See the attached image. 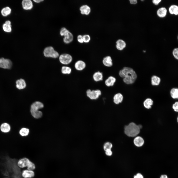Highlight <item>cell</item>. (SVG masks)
<instances>
[{"mask_svg": "<svg viewBox=\"0 0 178 178\" xmlns=\"http://www.w3.org/2000/svg\"><path fill=\"white\" fill-rule=\"evenodd\" d=\"M118 74L122 79L123 82L127 85L133 84L137 78L136 73L133 68L126 66L119 70Z\"/></svg>", "mask_w": 178, "mask_h": 178, "instance_id": "1", "label": "cell"}, {"mask_svg": "<svg viewBox=\"0 0 178 178\" xmlns=\"http://www.w3.org/2000/svg\"><path fill=\"white\" fill-rule=\"evenodd\" d=\"M140 131L139 126L134 122H131L125 127V133L129 137H135L139 134Z\"/></svg>", "mask_w": 178, "mask_h": 178, "instance_id": "2", "label": "cell"}, {"mask_svg": "<svg viewBox=\"0 0 178 178\" xmlns=\"http://www.w3.org/2000/svg\"><path fill=\"white\" fill-rule=\"evenodd\" d=\"M44 107L43 103L39 101H36L33 103L31 105L30 112L32 115L36 118H39L42 116V113L38 110Z\"/></svg>", "mask_w": 178, "mask_h": 178, "instance_id": "3", "label": "cell"}, {"mask_svg": "<svg viewBox=\"0 0 178 178\" xmlns=\"http://www.w3.org/2000/svg\"><path fill=\"white\" fill-rule=\"evenodd\" d=\"M60 34L61 36H64V42L67 44L72 42L73 40V35L65 27L61 28Z\"/></svg>", "mask_w": 178, "mask_h": 178, "instance_id": "4", "label": "cell"}, {"mask_svg": "<svg viewBox=\"0 0 178 178\" xmlns=\"http://www.w3.org/2000/svg\"><path fill=\"white\" fill-rule=\"evenodd\" d=\"M101 92L99 89L91 90L88 89L86 91V96L92 100L97 99L101 95Z\"/></svg>", "mask_w": 178, "mask_h": 178, "instance_id": "5", "label": "cell"}, {"mask_svg": "<svg viewBox=\"0 0 178 178\" xmlns=\"http://www.w3.org/2000/svg\"><path fill=\"white\" fill-rule=\"evenodd\" d=\"M43 53L44 56L46 57L55 58L59 56L58 53L52 46L45 48L44 50Z\"/></svg>", "mask_w": 178, "mask_h": 178, "instance_id": "6", "label": "cell"}, {"mask_svg": "<svg viewBox=\"0 0 178 178\" xmlns=\"http://www.w3.org/2000/svg\"><path fill=\"white\" fill-rule=\"evenodd\" d=\"M59 59L60 62L62 64L67 65L71 62L72 58V56L68 54H64L60 55Z\"/></svg>", "mask_w": 178, "mask_h": 178, "instance_id": "7", "label": "cell"}, {"mask_svg": "<svg viewBox=\"0 0 178 178\" xmlns=\"http://www.w3.org/2000/svg\"><path fill=\"white\" fill-rule=\"evenodd\" d=\"M12 63L8 59L3 58H0V67L5 69H10L12 66Z\"/></svg>", "mask_w": 178, "mask_h": 178, "instance_id": "8", "label": "cell"}, {"mask_svg": "<svg viewBox=\"0 0 178 178\" xmlns=\"http://www.w3.org/2000/svg\"><path fill=\"white\" fill-rule=\"evenodd\" d=\"M30 161L27 157H24L19 159L17 163V165L20 168L24 169L27 167Z\"/></svg>", "mask_w": 178, "mask_h": 178, "instance_id": "9", "label": "cell"}, {"mask_svg": "<svg viewBox=\"0 0 178 178\" xmlns=\"http://www.w3.org/2000/svg\"><path fill=\"white\" fill-rule=\"evenodd\" d=\"M102 62L103 65L107 67H111L113 65L112 59L111 56L108 55L103 58Z\"/></svg>", "mask_w": 178, "mask_h": 178, "instance_id": "10", "label": "cell"}, {"mask_svg": "<svg viewBox=\"0 0 178 178\" xmlns=\"http://www.w3.org/2000/svg\"><path fill=\"white\" fill-rule=\"evenodd\" d=\"M74 67L75 69L78 71L84 70L86 68V64L85 62L81 60L77 61L75 63Z\"/></svg>", "mask_w": 178, "mask_h": 178, "instance_id": "11", "label": "cell"}, {"mask_svg": "<svg viewBox=\"0 0 178 178\" xmlns=\"http://www.w3.org/2000/svg\"><path fill=\"white\" fill-rule=\"evenodd\" d=\"M34 175V173L33 170L27 169L23 170L22 173V176L23 178H31Z\"/></svg>", "mask_w": 178, "mask_h": 178, "instance_id": "12", "label": "cell"}, {"mask_svg": "<svg viewBox=\"0 0 178 178\" xmlns=\"http://www.w3.org/2000/svg\"><path fill=\"white\" fill-rule=\"evenodd\" d=\"M116 81V79L112 76L108 77L104 81V83L106 86L108 87L113 86Z\"/></svg>", "mask_w": 178, "mask_h": 178, "instance_id": "13", "label": "cell"}, {"mask_svg": "<svg viewBox=\"0 0 178 178\" xmlns=\"http://www.w3.org/2000/svg\"><path fill=\"white\" fill-rule=\"evenodd\" d=\"M22 4L23 8L25 10H30L33 7V3L30 0H23L22 1Z\"/></svg>", "mask_w": 178, "mask_h": 178, "instance_id": "14", "label": "cell"}, {"mask_svg": "<svg viewBox=\"0 0 178 178\" xmlns=\"http://www.w3.org/2000/svg\"><path fill=\"white\" fill-rule=\"evenodd\" d=\"M103 75L102 72L99 71L95 72L92 75V78L95 82H98L102 81L103 80Z\"/></svg>", "mask_w": 178, "mask_h": 178, "instance_id": "15", "label": "cell"}, {"mask_svg": "<svg viewBox=\"0 0 178 178\" xmlns=\"http://www.w3.org/2000/svg\"><path fill=\"white\" fill-rule=\"evenodd\" d=\"M126 44L123 40L119 39L116 42V46L117 49L119 51L123 50L126 47Z\"/></svg>", "mask_w": 178, "mask_h": 178, "instance_id": "16", "label": "cell"}, {"mask_svg": "<svg viewBox=\"0 0 178 178\" xmlns=\"http://www.w3.org/2000/svg\"><path fill=\"white\" fill-rule=\"evenodd\" d=\"M123 96L120 93H118L114 95L113 97V101L115 104H118L123 101Z\"/></svg>", "mask_w": 178, "mask_h": 178, "instance_id": "17", "label": "cell"}, {"mask_svg": "<svg viewBox=\"0 0 178 178\" xmlns=\"http://www.w3.org/2000/svg\"><path fill=\"white\" fill-rule=\"evenodd\" d=\"M134 143L136 146L140 147L143 145L144 141L142 137L140 136H137L134 139Z\"/></svg>", "mask_w": 178, "mask_h": 178, "instance_id": "18", "label": "cell"}, {"mask_svg": "<svg viewBox=\"0 0 178 178\" xmlns=\"http://www.w3.org/2000/svg\"><path fill=\"white\" fill-rule=\"evenodd\" d=\"M81 13L83 15H87L90 13L91 9L90 7L87 5L82 6L80 8Z\"/></svg>", "mask_w": 178, "mask_h": 178, "instance_id": "19", "label": "cell"}, {"mask_svg": "<svg viewBox=\"0 0 178 178\" xmlns=\"http://www.w3.org/2000/svg\"><path fill=\"white\" fill-rule=\"evenodd\" d=\"M26 84L25 81L23 79L18 80L16 82V87L19 89H23L26 87Z\"/></svg>", "mask_w": 178, "mask_h": 178, "instance_id": "20", "label": "cell"}, {"mask_svg": "<svg viewBox=\"0 0 178 178\" xmlns=\"http://www.w3.org/2000/svg\"><path fill=\"white\" fill-rule=\"evenodd\" d=\"M2 28L5 32L10 33L12 31L11 22L9 20H7L2 25Z\"/></svg>", "mask_w": 178, "mask_h": 178, "instance_id": "21", "label": "cell"}, {"mask_svg": "<svg viewBox=\"0 0 178 178\" xmlns=\"http://www.w3.org/2000/svg\"><path fill=\"white\" fill-rule=\"evenodd\" d=\"M167 10L166 8L164 7H162L159 8L157 11V16L161 18L165 17L167 15Z\"/></svg>", "mask_w": 178, "mask_h": 178, "instance_id": "22", "label": "cell"}, {"mask_svg": "<svg viewBox=\"0 0 178 178\" xmlns=\"http://www.w3.org/2000/svg\"><path fill=\"white\" fill-rule=\"evenodd\" d=\"M161 81L160 78L156 75L152 76L151 78V84L152 85L157 86L159 85Z\"/></svg>", "mask_w": 178, "mask_h": 178, "instance_id": "23", "label": "cell"}, {"mask_svg": "<svg viewBox=\"0 0 178 178\" xmlns=\"http://www.w3.org/2000/svg\"><path fill=\"white\" fill-rule=\"evenodd\" d=\"M169 11L170 13L175 15L178 14V6L176 5H171L169 8Z\"/></svg>", "mask_w": 178, "mask_h": 178, "instance_id": "24", "label": "cell"}, {"mask_svg": "<svg viewBox=\"0 0 178 178\" xmlns=\"http://www.w3.org/2000/svg\"><path fill=\"white\" fill-rule=\"evenodd\" d=\"M153 102L150 98L146 99L144 101L143 104L144 107L147 109H150L153 104Z\"/></svg>", "mask_w": 178, "mask_h": 178, "instance_id": "25", "label": "cell"}, {"mask_svg": "<svg viewBox=\"0 0 178 178\" xmlns=\"http://www.w3.org/2000/svg\"><path fill=\"white\" fill-rule=\"evenodd\" d=\"M170 95L171 97L174 99L178 98V89L176 88H173L171 90Z\"/></svg>", "mask_w": 178, "mask_h": 178, "instance_id": "26", "label": "cell"}, {"mask_svg": "<svg viewBox=\"0 0 178 178\" xmlns=\"http://www.w3.org/2000/svg\"><path fill=\"white\" fill-rule=\"evenodd\" d=\"M1 131L4 133H7L10 131V127L9 125L7 123H4L2 124L0 126Z\"/></svg>", "mask_w": 178, "mask_h": 178, "instance_id": "27", "label": "cell"}, {"mask_svg": "<svg viewBox=\"0 0 178 178\" xmlns=\"http://www.w3.org/2000/svg\"><path fill=\"white\" fill-rule=\"evenodd\" d=\"M11 12V8L7 6L3 8L1 11L2 15L4 16H6L10 15Z\"/></svg>", "mask_w": 178, "mask_h": 178, "instance_id": "28", "label": "cell"}, {"mask_svg": "<svg viewBox=\"0 0 178 178\" xmlns=\"http://www.w3.org/2000/svg\"><path fill=\"white\" fill-rule=\"evenodd\" d=\"M61 72L63 74H70L71 72V69L70 67L66 66H63L62 67L61 69Z\"/></svg>", "mask_w": 178, "mask_h": 178, "instance_id": "29", "label": "cell"}, {"mask_svg": "<svg viewBox=\"0 0 178 178\" xmlns=\"http://www.w3.org/2000/svg\"><path fill=\"white\" fill-rule=\"evenodd\" d=\"M29 132V129L24 128H22L19 131L20 134L22 136H25L27 135Z\"/></svg>", "mask_w": 178, "mask_h": 178, "instance_id": "30", "label": "cell"}, {"mask_svg": "<svg viewBox=\"0 0 178 178\" xmlns=\"http://www.w3.org/2000/svg\"><path fill=\"white\" fill-rule=\"evenodd\" d=\"M113 145L111 143L107 142L104 144L103 148L104 150L105 151L111 149Z\"/></svg>", "mask_w": 178, "mask_h": 178, "instance_id": "31", "label": "cell"}, {"mask_svg": "<svg viewBox=\"0 0 178 178\" xmlns=\"http://www.w3.org/2000/svg\"><path fill=\"white\" fill-rule=\"evenodd\" d=\"M172 54L174 57L176 59H178V48H175L172 51Z\"/></svg>", "mask_w": 178, "mask_h": 178, "instance_id": "32", "label": "cell"}, {"mask_svg": "<svg viewBox=\"0 0 178 178\" xmlns=\"http://www.w3.org/2000/svg\"><path fill=\"white\" fill-rule=\"evenodd\" d=\"M35 164L31 161L30 162L27 167V169L30 170H33L35 168Z\"/></svg>", "mask_w": 178, "mask_h": 178, "instance_id": "33", "label": "cell"}, {"mask_svg": "<svg viewBox=\"0 0 178 178\" xmlns=\"http://www.w3.org/2000/svg\"><path fill=\"white\" fill-rule=\"evenodd\" d=\"M83 36L84 42L87 43L90 41V37L89 35L85 34Z\"/></svg>", "mask_w": 178, "mask_h": 178, "instance_id": "34", "label": "cell"}, {"mask_svg": "<svg viewBox=\"0 0 178 178\" xmlns=\"http://www.w3.org/2000/svg\"><path fill=\"white\" fill-rule=\"evenodd\" d=\"M172 108L174 111L176 112H178V102H176L174 104L172 105Z\"/></svg>", "mask_w": 178, "mask_h": 178, "instance_id": "35", "label": "cell"}, {"mask_svg": "<svg viewBox=\"0 0 178 178\" xmlns=\"http://www.w3.org/2000/svg\"><path fill=\"white\" fill-rule=\"evenodd\" d=\"M133 178H144V177L142 174L138 172L134 176Z\"/></svg>", "mask_w": 178, "mask_h": 178, "instance_id": "36", "label": "cell"}, {"mask_svg": "<svg viewBox=\"0 0 178 178\" xmlns=\"http://www.w3.org/2000/svg\"><path fill=\"white\" fill-rule=\"evenodd\" d=\"M77 39L80 43H83L84 42L83 36L81 35H79L78 36Z\"/></svg>", "mask_w": 178, "mask_h": 178, "instance_id": "37", "label": "cell"}, {"mask_svg": "<svg viewBox=\"0 0 178 178\" xmlns=\"http://www.w3.org/2000/svg\"><path fill=\"white\" fill-rule=\"evenodd\" d=\"M105 151V154L108 156H111L112 154V152L111 149Z\"/></svg>", "mask_w": 178, "mask_h": 178, "instance_id": "38", "label": "cell"}, {"mask_svg": "<svg viewBox=\"0 0 178 178\" xmlns=\"http://www.w3.org/2000/svg\"><path fill=\"white\" fill-rule=\"evenodd\" d=\"M161 0H153L152 2L154 5H158L161 2Z\"/></svg>", "mask_w": 178, "mask_h": 178, "instance_id": "39", "label": "cell"}, {"mask_svg": "<svg viewBox=\"0 0 178 178\" xmlns=\"http://www.w3.org/2000/svg\"><path fill=\"white\" fill-rule=\"evenodd\" d=\"M130 3L132 4H136L137 3V0H129Z\"/></svg>", "mask_w": 178, "mask_h": 178, "instance_id": "40", "label": "cell"}, {"mask_svg": "<svg viewBox=\"0 0 178 178\" xmlns=\"http://www.w3.org/2000/svg\"><path fill=\"white\" fill-rule=\"evenodd\" d=\"M159 178H169L168 176L166 174H163L161 175Z\"/></svg>", "mask_w": 178, "mask_h": 178, "instance_id": "41", "label": "cell"}, {"mask_svg": "<svg viewBox=\"0 0 178 178\" xmlns=\"http://www.w3.org/2000/svg\"><path fill=\"white\" fill-rule=\"evenodd\" d=\"M33 1L37 3H39L43 1H44L43 0H33Z\"/></svg>", "mask_w": 178, "mask_h": 178, "instance_id": "42", "label": "cell"}, {"mask_svg": "<svg viewBox=\"0 0 178 178\" xmlns=\"http://www.w3.org/2000/svg\"><path fill=\"white\" fill-rule=\"evenodd\" d=\"M9 178V177H6V178Z\"/></svg>", "mask_w": 178, "mask_h": 178, "instance_id": "43", "label": "cell"}, {"mask_svg": "<svg viewBox=\"0 0 178 178\" xmlns=\"http://www.w3.org/2000/svg\"><path fill=\"white\" fill-rule=\"evenodd\" d=\"M177 121L178 122V118H177Z\"/></svg>", "mask_w": 178, "mask_h": 178, "instance_id": "44", "label": "cell"}]
</instances>
